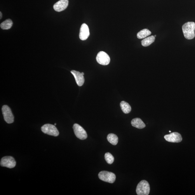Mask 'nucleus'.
Returning <instances> with one entry per match:
<instances>
[{
  "mask_svg": "<svg viewBox=\"0 0 195 195\" xmlns=\"http://www.w3.org/2000/svg\"><path fill=\"white\" fill-rule=\"evenodd\" d=\"M182 29L184 37L187 39H193L195 36V23L188 22L183 25Z\"/></svg>",
  "mask_w": 195,
  "mask_h": 195,
  "instance_id": "nucleus-1",
  "label": "nucleus"
},
{
  "mask_svg": "<svg viewBox=\"0 0 195 195\" xmlns=\"http://www.w3.org/2000/svg\"><path fill=\"white\" fill-rule=\"evenodd\" d=\"M136 192L138 195H149L150 192V187L148 182L145 180L141 181L138 184Z\"/></svg>",
  "mask_w": 195,
  "mask_h": 195,
  "instance_id": "nucleus-2",
  "label": "nucleus"
},
{
  "mask_svg": "<svg viewBox=\"0 0 195 195\" xmlns=\"http://www.w3.org/2000/svg\"><path fill=\"white\" fill-rule=\"evenodd\" d=\"M98 177L100 180L110 183H113L116 180L114 173L106 171H101L98 174Z\"/></svg>",
  "mask_w": 195,
  "mask_h": 195,
  "instance_id": "nucleus-3",
  "label": "nucleus"
},
{
  "mask_svg": "<svg viewBox=\"0 0 195 195\" xmlns=\"http://www.w3.org/2000/svg\"><path fill=\"white\" fill-rule=\"evenodd\" d=\"M42 132L46 134L56 137L59 135L57 129L55 126L50 124H46L41 127Z\"/></svg>",
  "mask_w": 195,
  "mask_h": 195,
  "instance_id": "nucleus-4",
  "label": "nucleus"
},
{
  "mask_svg": "<svg viewBox=\"0 0 195 195\" xmlns=\"http://www.w3.org/2000/svg\"><path fill=\"white\" fill-rule=\"evenodd\" d=\"M4 119L7 123L11 124L14 122V116L11 110L8 105H4L2 108Z\"/></svg>",
  "mask_w": 195,
  "mask_h": 195,
  "instance_id": "nucleus-5",
  "label": "nucleus"
},
{
  "mask_svg": "<svg viewBox=\"0 0 195 195\" xmlns=\"http://www.w3.org/2000/svg\"><path fill=\"white\" fill-rule=\"evenodd\" d=\"M73 129L75 135L80 140H84L87 138V134L86 131L79 124H74L73 126Z\"/></svg>",
  "mask_w": 195,
  "mask_h": 195,
  "instance_id": "nucleus-6",
  "label": "nucleus"
},
{
  "mask_svg": "<svg viewBox=\"0 0 195 195\" xmlns=\"http://www.w3.org/2000/svg\"><path fill=\"white\" fill-rule=\"evenodd\" d=\"M96 60L99 64L103 65H106L109 64L110 58L106 53L101 51L98 54L96 57Z\"/></svg>",
  "mask_w": 195,
  "mask_h": 195,
  "instance_id": "nucleus-7",
  "label": "nucleus"
},
{
  "mask_svg": "<svg viewBox=\"0 0 195 195\" xmlns=\"http://www.w3.org/2000/svg\"><path fill=\"white\" fill-rule=\"evenodd\" d=\"M0 164L1 166L3 167L12 168L15 167L16 162L13 157L7 156L2 158Z\"/></svg>",
  "mask_w": 195,
  "mask_h": 195,
  "instance_id": "nucleus-8",
  "label": "nucleus"
},
{
  "mask_svg": "<svg viewBox=\"0 0 195 195\" xmlns=\"http://www.w3.org/2000/svg\"><path fill=\"white\" fill-rule=\"evenodd\" d=\"M164 139L167 141L173 143H178L182 140V135L177 132H173L164 136Z\"/></svg>",
  "mask_w": 195,
  "mask_h": 195,
  "instance_id": "nucleus-9",
  "label": "nucleus"
},
{
  "mask_svg": "<svg viewBox=\"0 0 195 195\" xmlns=\"http://www.w3.org/2000/svg\"><path fill=\"white\" fill-rule=\"evenodd\" d=\"M90 35L89 28L86 23H83L81 26L79 34V38L81 40L84 41L87 39Z\"/></svg>",
  "mask_w": 195,
  "mask_h": 195,
  "instance_id": "nucleus-10",
  "label": "nucleus"
},
{
  "mask_svg": "<svg viewBox=\"0 0 195 195\" xmlns=\"http://www.w3.org/2000/svg\"><path fill=\"white\" fill-rule=\"evenodd\" d=\"M69 0H60L54 5V9L58 12L64 11L69 5Z\"/></svg>",
  "mask_w": 195,
  "mask_h": 195,
  "instance_id": "nucleus-11",
  "label": "nucleus"
},
{
  "mask_svg": "<svg viewBox=\"0 0 195 195\" xmlns=\"http://www.w3.org/2000/svg\"><path fill=\"white\" fill-rule=\"evenodd\" d=\"M70 72L73 75L77 85L80 86L83 85L85 79L84 75L82 74L81 73L74 70H72Z\"/></svg>",
  "mask_w": 195,
  "mask_h": 195,
  "instance_id": "nucleus-12",
  "label": "nucleus"
},
{
  "mask_svg": "<svg viewBox=\"0 0 195 195\" xmlns=\"http://www.w3.org/2000/svg\"><path fill=\"white\" fill-rule=\"evenodd\" d=\"M131 124L135 127L141 129L145 127L146 125L142 120L139 118L134 119L131 121Z\"/></svg>",
  "mask_w": 195,
  "mask_h": 195,
  "instance_id": "nucleus-13",
  "label": "nucleus"
},
{
  "mask_svg": "<svg viewBox=\"0 0 195 195\" xmlns=\"http://www.w3.org/2000/svg\"><path fill=\"white\" fill-rule=\"evenodd\" d=\"M107 139L110 144L112 145H116L118 142V138L114 134L110 133L107 136Z\"/></svg>",
  "mask_w": 195,
  "mask_h": 195,
  "instance_id": "nucleus-14",
  "label": "nucleus"
},
{
  "mask_svg": "<svg viewBox=\"0 0 195 195\" xmlns=\"http://www.w3.org/2000/svg\"><path fill=\"white\" fill-rule=\"evenodd\" d=\"M120 105L121 110L124 113L127 114L131 112V107L130 105L128 103L123 101L121 102Z\"/></svg>",
  "mask_w": 195,
  "mask_h": 195,
  "instance_id": "nucleus-15",
  "label": "nucleus"
},
{
  "mask_svg": "<svg viewBox=\"0 0 195 195\" xmlns=\"http://www.w3.org/2000/svg\"><path fill=\"white\" fill-rule=\"evenodd\" d=\"M151 33V32L149 30L145 29L141 30L138 33L137 37L138 39H142L150 36Z\"/></svg>",
  "mask_w": 195,
  "mask_h": 195,
  "instance_id": "nucleus-16",
  "label": "nucleus"
},
{
  "mask_svg": "<svg viewBox=\"0 0 195 195\" xmlns=\"http://www.w3.org/2000/svg\"><path fill=\"white\" fill-rule=\"evenodd\" d=\"M155 40V37L154 36H151L147 37L142 41V45L144 47L148 46L153 43Z\"/></svg>",
  "mask_w": 195,
  "mask_h": 195,
  "instance_id": "nucleus-17",
  "label": "nucleus"
},
{
  "mask_svg": "<svg viewBox=\"0 0 195 195\" xmlns=\"http://www.w3.org/2000/svg\"><path fill=\"white\" fill-rule=\"evenodd\" d=\"M13 22L10 19H8L4 22H2L1 24V28L2 29L8 30L12 27Z\"/></svg>",
  "mask_w": 195,
  "mask_h": 195,
  "instance_id": "nucleus-18",
  "label": "nucleus"
},
{
  "mask_svg": "<svg viewBox=\"0 0 195 195\" xmlns=\"http://www.w3.org/2000/svg\"><path fill=\"white\" fill-rule=\"evenodd\" d=\"M105 160L106 161L107 163L111 164L114 162V157L109 152H107V153L105 154Z\"/></svg>",
  "mask_w": 195,
  "mask_h": 195,
  "instance_id": "nucleus-19",
  "label": "nucleus"
},
{
  "mask_svg": "<svg viewBox=\"0 0 195 195\" xmlns=\"http://www.w3.org/2000/svg\"><path fill=\"white\" fill-rule=\"evenodd\" d=\"M0 14H1V18H2V13L1 12L0 13Z\"/></svg>",
  "mask_w": 195,
  "mask_h": 195,
  "instance_id": "nucleus-20",
  "label": "nucleus"
},
{
  "mask_svg": "<svg viewBox=\"0 0 195 195\" xmlns=\"http://www.w3.org/2000/svg\"><path fill=\"white\" fill-rule=\"evenodd\" d=\"M81 74H83V75L84 74V73H83V72H82Z\"/></svg>",
  "mask_w": 195,
  "mask_h": 195,
  "instance_id": "nucleus-21",
  "label": "nucleus"
},
{
  "mask_svg": "<svg viewBox=\"0 0 195 195\" xmlns=\"http://www.w3.org/2000/svg\"><path fill=\"white\" fill-rule=\"evenodd\" d=\"M169 132L171 133V131H169Z\"/></svg>",
  "mask_w": 195,
  "mask_h": 195,
  "instance_id": "nucleus-22",
  "label": "nucleus"
},
{
  "mask_svg": "<svg viewBox=\"0 0 195 195\" xmlns=\"http://www.w3.org/2000/svg\"><path fill=\"white\" fill-rule=\"evenodd\" d=\"M155 37H156L157 36L156 35H155V36H154Z\"/></svg>",
  "mask_w": 195,
  "mask_h": 195,
  "instance_id": "nucleus-23",
  "label": "nucleus"
},
{
  "mask_svg": "<svg viewBox=\"0 0 195 195\" xmlns=\"http://www.w3.org/2000/svg\"><path fill=\"white\" fill-rule=\"evenodd\" d=\"M56 123H55V126H56Z\"/></svg>",
  "mask_w": 195,
  "mask_h": 195,
  "instance_id": "nucleus-24",
  "label": "nucleus"
}]
</instances>
